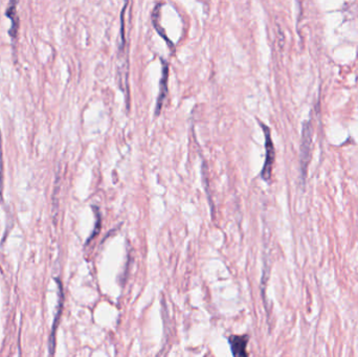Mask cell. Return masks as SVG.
I'll return each mask as SVG.
<instances>
[{"instance_id": "52a82bcc", "label": "cell", "mask_w": 358, "mask_h": 357, "mask_svg": "<svg viewBox=\"0 0 358 357\" xmlns=\"http://www.w3.org/2000/svg\"><path fill=\"white\" fill-rule=\"evenodd\" d=\"M94 208V207H93ZM95 211H96V223H95V226H94V229L92 230V234L90 235V237L88 238V241H87V243H89L90 241L92 240V238H94L96 235L99 234L100 231V228H101V214L99 212V209L98 208H94Z\"/></svg>"}, {"instance_id": "8992f818", "label": "cell", "mask_w": 358, "mask_h": 357, "mask_svg": "<svg viewBox=\"0 0 358 357\" xmlns=\"http://www.w3.org/2000/svg\"><path fill=\"white\" fill-rule=\"evenodd\" d=\"M60 284V283H59ZM62 303H63V293H62V287L60 285V302H59V310H58V313L56 314V318H55V322H54V327H53V330H52V336H51V340H50V343H51V352L53 353L54 352V348H55V334H56V328L58 326V322H59V318H60V314H61V311H62Z\"/></svg>"}, {"instance_id": "7a4b0ae2", "label": "cell", "mask_w": 358, "mask_h": 357, "mask_svg": "<svg viewBox=\"0 0 358 357\" xmlns=\"http://www.w3.org/2000/svg\"><path fill=\"white\" fill-rule=\"evenodd\" d=\"M261 126H262L265 135V160L263 168L261 170V177H262L265 181H269L270 178H272V172L276 158V151L272 139V133H270L269 128L263 124H261Z\"/></svg>"}, {"instance_id": "6da1fadb", "label": "cell", "mask_w": 358, "mask_h": 357, "mask_svg": "<svg viewBox=\"0 0 358 357\" xmlns=\"http://www.w3.org/2000/svg\"><path fill=\"white\" fill-rule=\"evenodd\" d=\"M312 137H313V127H312L311 121H306L303 124L301 149H299V168H301V174H302L303 182H305V179L307 176L308 163H309V160H310Z\"/></svg>"}, {"instance_id": "3957f363", "label": "cell", "mask_w": 358, "mask_h": 357, "mask_svg": "<svg viewBox=\"0 0 358 357\" xmlns=\"http://www.w3.org/2000/svg\"><path fill=\"white\" fill-rule=\"evenodd\" d=\"M249 342V336L244 335H230L228 337V344L230 346L231 353L234 356H248L246 351L247 345Z\"/></svg>"}, {"instance_id": "5b68a950", "label": "cell", "mask_w": 358, "mask_h": 357, "mask_svg": "<svg viewBox=\"0 0 358 357\" xmlns=\"http://www.w3.org/2000/svg\"><path fill=\"white\" fill-rule=\"evenodd\" d=\"M164 66H163V71H162V78H161V82H160V89H159V95L157 99V104H156V115L159 114L160 109L162 107L163 104V100L164 96L167 94L168 91V86H167V82H168V74H169V70H168V65L163 62Z\"/></svg>"}, {"instance_id": "277c9868", "label": "cell", "mask_w": 358, "mask_h": 357, "mask_svg": "<svg viewBox=\"0 0 358 357\" xmlns=\"http://www.w3.org/2000/svg\"><path fill=\"white\" fill-rule=\"evenodd\" d=\"M5 15L12 21V26L9 28L8 34L12 38L17 37L18 34V15H17V0H9V3L6 7Z\"/></svg>"}]
</instances>
